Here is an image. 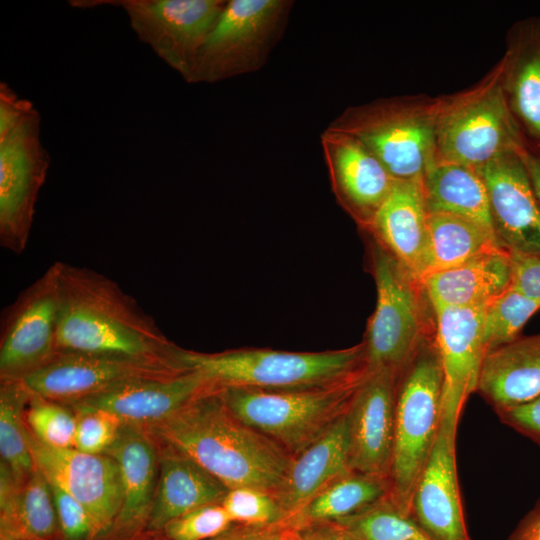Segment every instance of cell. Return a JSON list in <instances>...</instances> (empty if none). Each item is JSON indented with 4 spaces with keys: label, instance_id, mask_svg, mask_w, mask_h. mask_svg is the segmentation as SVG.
I'll return each mask as SVG.
<instances>
[{
    "label": "cell",
    "instance_id": "cell-1",
    "mask_svg": "<svg viewBox=\"0 0 540 540\" xmlns=\"http://www.w3.org/2000/svg\"><path fill=\"white\" fill-rule=\"evenodd\" d=\"M145 428L159 446L190 458L228 489L250 487L274 494L293 459L274 441L239 420L224 403L218 387Z\"/></svg>",
    "mask_w": 540,
    "mask_h": 540
},
{
    "label": "cell",
    "instance_id": "cell-2",
    "mask_svg": "<svg viewBox=\"0 0 540 540\" xmlns=\"http://www.w3.org/2000/svg\"><path fill=\"white\" fill-rule=\"evenodd\" d=\"M57 354L176 359L177 346L107 277L61 262Z\"/></svg>",
    "mask_w": 540,
    "mask_h": 540
},
{
    "label": "cell",
    "instance_id": "cell-3",
    "mask_svg": "<svg viewBox=\"0 0 540 540\" xmlns=\"http://www.w3.org/2000/svg\"><path fill=\"white\" fill-rule=\"evenodd\" d=\"M176 359L217 387L299 390L332 385L368 369L364 343L325 352L242 349L200 353L177 348Z\"/></svg>",
    "mask_w": 540,
    "mask_h": 540
},
{
    "label": "cell",
    "instance_id": "cell-4",
    "mask_svg": "<svg viewBox=\"0 0 540 540\" xmlns=\"http://www.w3.org/2000/svg\"><path fill=\"white\" fill-rule=\"evenodd\" d=\"M443 371L435 334L420 346L398 377L395 434L388 499L411 516L415 487L440 426Z\"/></svg>",
    "mask_w": 540,
    "mask_h": 540
},
{
    "label": "cell",
    "instance_id": "cell-5",
    "mask_svg": "<svg viewBox=\"0 0 540 540\" xmlns=\"http://www.w3.org/2000/svg\"><path fill=\"white\" fill-rule=\"evenodd\" d=\"M440 96L382 98L349 107L328 128L362 142L396 180L418 181L435 162Z\"/></svg>",
    "mask_w": 540,
    "mask_h": 540
},
{
    "label": "cell",
    "instance_id": "cell-6",
    "mask_svg": "<svg viewBox=\"0 0 540 540\" xmlns=\"http://www.w3.org/2000/svg\"><path fill=\"white\" fill-rule=\"evenodd\" d=\"M500 60L477 83L440 96L435 162L478 169L528 148L501 86Z\"/></svg>",
    "mask_w": 540,
    "mask_h": 540
},
{
    "label": "cell",
    "instance_id": "cell-7",
    "mask_svg": "<svg viewBox=\"0 0 540 540\" xmlns=\"http://www.w3.org/2000/svg\"><path fill=\"white\" fill-rule=\"evenodd\" d=\"M368 371L332 385L310 389L276 391L218 387V391L239 420L294 457L345 415Z\"/></svg>",
    "mask_w": 540,
    "mask_h": 540
},
{
    "label": "cell",
    "instance_id": "cell-8",
    "mask_svg": "<svg viewBox=\"0 0 540 540\" xmlns=\"http://www.w3.org/2000/svg\"><path fill=\"white\" fill-rule=\"evenodd\" d=\"M376 307L365 340L368 370L400 375L420 346L435 334L434 313L421 280L377 243L372 252Z\"/></svg>",
    "mask_w": 540,
    "mask_h": 540
},
{
    "label": "cell",
    "instance_id": "cell-9",
    "mask_svg": "<svg viewBox=\"0 0 540 540\" xmlns=\"http://www.w3.org/2000/svg\"><path fill=\"white\" fill-rule=\"evenodd\" d=\"M287 0H230L198 57L190 83H216L260 69L292 7Z\"/></svg>",
    "mask_w": 540,
    "mask_h": 540
},
{
    "label": "cell",
    "instance_id": "cell-10",
    "mask_svg": "<svg viewBox=\"0 0 540 540\" xmlns=\"http://www.w3.org/2000/svg\"><path fill=\"white\" fill-rule=\"evenodd\" d=\"M225 0H74V7L114 5L127 14L138 39L190 83Z\"/></svg>",
    "mask_w": 540,
    "mask_h": 540
},
{
    "label": "cell",
    "instance_id": "cell-11",
    "mask_svg": "<svg viewBox=\"0 0 540 540\" xmlns=\"http://www.w3.org/2000/svg\"><path fill=\"white\" fill-rule=\"evenodd\" d=\"M37 109L0 139V243L16 254L27 246L39 191L50 166Z\"/></svg>",
    "mask_w": 540,
    "mask_h": 540
},
{
    "label": "cell",
    "instance_id": "cell-12",
    "mask_svg": "<svg viewBox=\"0 0 540 540\" xmlns=\"http://www.w3.org/2000/svg\"><path fill=\"white\" fill-rule=\"evenodd\" d=\"M61 262L27 288L9 309L2 325L1 380H19L57 355L61 308Z\"/></svg>",
    "mask_w": 540,
    "mask_h": 540
},
{
    "label": "cell",
    "instance_id": "cell-13",
    "mask_svg": "<svg viewBox=\"0 0 540 540\" xmlns=\"http://www.w3.org/2000/svg\"><path fill=\"white\" fill-rule=\"evenodd\" d=\"M185 370L177 359L59 353L19 380L34 396L69 404L132 380L167 377Z\"/></svg>",
    "mask_w": 540,
    "mask_h": 540
},
{
    "label": "cell",
    "instance_id": "cell-14",
    "mask_svg": "<svg viewBox=\"0 0 540 540\" xmlns=\"http://www.w3.org/2000/svg\"><path fill=\"white\" fill-rule=\"evenodd\" d=\"M27 437L36 468L51 484L87 509L95 526V540H103L122 505L121 477L116 461L106 453L89 454L75 448L46 446L29 429Z\"/></svg>",
    "mask_w": 540,
    "mask_h": 540
},
{
    "label": "cell",
    "instance_id": "cell-15",
    "mask_svg": "<svg viewBox=\"0 0 540 540\" xmlns=\"http://www.w3.org/2000/svg\"><path fill=\"white\" fill-rule=\"evenodd\" d=\"M398 377L387 369L369 370L353 396L346 412L352 471L389 478Z\"/></svg>",
    "mask_w": 540,
    "mask_h": 540
},
{
    "label": "cell",
    "instance_id": "cell-16",
    "mask_svg": "<svg viewBox=\"0 0 540 540\" xmlns=\"http://www.w3.org/2000/svg\"><path fill=\"white\" fill-rule=\"evenodd\" d=\"M522 152L475 170L485 184L493 231L501 245L513 254L540 255V204Z\"/></svg>",
    "mask_w": 540,
    "mask_h": 540
},
{
    "label": "cell",
    "instance_id": "cell-17",
    "mask_svg": "<svg viewBox=\"0 0 540 540\" xmlns=\"http://www.w3.org/2000/svg\"><path fill=\"white\" fill-rule=\"evenodd\" d=\"M458 423L441 416L435 443L412 498L411 517L434 540H471L457 474Z\"/></svg>",
    "mask_w": 540,
    "mask_h": 540
},
{
    "label": "cell",
    "instance_id": "cell-18",
    "mask_svg": "<svg viewBox=\"0 0 540 540\" xmlns=\"http://www.w3.org/2000/svg\"><path fill=\"white\" fill-rule=\"evenodd\" d=\"M485 307L434 310L435 342L443 371L441 416L460 420L476 392L487 350L483 340Z\"/></svg>",
    "mask_w": 540,
    "mask_h": 540
},
{
    "label": "cell",
    "instance_id": "cell-19",
    "mask_svg": "<svg viewBox=\"0 0 540 540\" xmlns=\"http://www.w3.org/2000/svg\"><path fill=\"white\" fill-rule=\"evenodd\" d=\"M216 387L203 373L187 369L172 376L132 380L65 405L74 412L103 410L124 424L147 427Z\"/></svg>",
    "mask_w": 540,
    "mask_h": 540
},
{
    "label": "cell",
    "instance_id": "cell-20",
    "mask_svg": "<svg viewBox=\"0 0 540 540\" xmlns=\"http://www.w3.org/2000/svg\"><path fill=\"white\" fill-rule=\"evenodd\" d=\"M119 467L120 512L103 540H137L146 534L159 473L160 449L144 426L122 424L105 452Z\"/></svg>",
    "mask_w": 540,
    "mask_h": 540
},
{
    "label": "cell",
    "instance_id": "cell-21",
    "mask_svg": "<svg viewBox=\"0 0 540 540\" xmlns=\"http://www.w3.org/2000/svg\"><path fill=\"white\" fill-rule=\"evenodd\" d=\"M321 146L338 197L369 227L396 179L362 142L347 133L327 128L321 134Z\"/></svg>",
    "mask_w": 540,
    "mask_h": 540
},
{
    "label": "cell",
    "instance_id": "cell-22",
    "mask_svg": "<svg viewBox=\"0 0 540 540\" xmlns=\"http://www.w3.org/2000/svg\"><path fill=\"white\" fill-rule=\"evenodd\" d=\"M501 86L528 149L540 155V16L516 21L500 59Z\"/></svg>",
    "mask_w": 540,
    "mask_h": 540
},
{
    "label": "cell",
    "instance_id": "cell-23",
    "mask_svg": "<svg viewBox=\"0 0 540 540\" xmlns=\"http://www.w3.org/2000/svg\"><path fill=\"white\" fill-rule=\"evenodd\" d=\"M159 449L158 480L146 527L149 535H160L166 524L189 511L221 503L229 490L185 455L166 447Z\"/></svg>",
    "mask_w": 540,
    "mask_h": 540
},
{
    "label": "cell",
    "instance_id": "cell-24",
    "mask_svg": "<svg viewBox=\"0 0 540 540\" xmlns=\"http://www.w3.org/2000/svg\"><path fill=\"white\" fill-rule=\"evenodd\" d=\"M428 215L422 182L396 180L368 227L379 243L419 280Z\"/></svg>",
    "mask_w": 540,
    "mask_h": 540
},
{
    "label": "cell",
    "instance_id": "cell-25",
    "mask_svg": "<svg viewBox=\"0 0 540 540\" xmlns=\"http://www.w3.org/2000/svg\"><path fill=\"white\" fill-rule=\"evenodd\" d=\"M433 308H480L511 287V253L502 250L476 257L421 280Z\"/></svg>",
    "mask_w": 540,
    "mask_h": 540
},
{
    "label": "cell",
    "instance_id": "cell-26",
    "mask_svg": "<svg viewBox=\"0 0 540 540\" xmlns=\"http://www.w3.org/2000/svg\"><path fill=\"white\" fill-rule=\"evenodd\" d=\"M351 471L345 413L327 433L293 457L273 496L291 517L328 484Z\"/></svg>",
    "mask_w": 540,
    "mask_h": 540
},
{
    "label": "cell",
    "instance_id": "cell-27",
    "mask_svg": "<svg viewBox=\"0 0 540 540\" xmlns=\"http://www.w3.org/2000/svg\"><path fill=\"white\" fill-rule=\"evenodd\" d=\"M0 540H62L51 484L37 468L19 482L1 462Z\"/></svg>",
    "mask_w": 540,
    "mask_h": 540
},
{
    "label": "cell",
    "instance_id": "cell-28",
    "mask_svg": "<svg viewBox=\"0 0 540 540\" xmlns=\"http://www.w3.org/2000/svg\"><path fill=\"white\" fill-rule=\"evenodd\" d=\"M476 392L494 410L540 396V333L519 336L490 351L484 359Z\"/></svg>",
    "mask_w": 540,
    "mask_h": 540
},
{
    "label": "cell",
    "instance_id": "cell-29",
    "mask_svg": "<svg viewBox=\"0 0 540 540\" xmlns=\"http://www.w3.org/2000/svg\"><path fill=\"white\" fill-rule=\"evenodd\" d=\"M502 250L506 249L492 230L463 217L429 213L420 280Z\"/></svg>",
    "mask_w": 540,
    "mask_h": 540
},
{
    "label": "cell",
    "instance_id": "cell-30",
    "mask_svg": "<svg viewBox=\"0 0 540 540\" xmlns=\"http://www.w3.org/2000/svg\"><path fill=\"white\" fill-rule=\"evenodd\" d=\"M422 188L429 213L463 217L493 231L486 187L475 169L434 162L422 179Z\"/></svg>",
    "mask_w": 540,
    "mask_h": 540
},
{
    "label": "cell",
    "instance_id": "cell-31",
    "mask_svg": "<svg viewBox=\"0 0 540 540\" xmlns=\"http://www.w3.org/2000/svg\"><path fill=\"white\" fill-rule=\"evenodd\" d=\"M388 493V479L351 471L318 492L285 525L339 521L388 497Z\"/></svg>",
    "mask_w": 540,
    "mask_h": 540
},
{
    "label": "cell",
    "instance_id": "cell-32",
    "mask_svg": "<svg viewBox=\"0 0 540 540\" xmlns=\"http://www.w3.org/2000/svg\"><path fill=\"white\" fill-rule=\"evenodd\" d=\"M31 396L21 380H1V462L10 469L19 482L24 481L36 470L25 422V410Z\"/></svg>",
    "mask_w": 540,
    "mask_h": 540
},
{
    "label": "cell",
    "instance_id": "cell-33",
    "mask_svg": "<svg viewBox=\"0 0 540 540\" xmlns=\"http://www.w3.org/2000/svg\"><path fill=\"white\" fill-rule=\"evenodd\" d=\"M336 522L359 540H434L411 516L399 512L387 497Z\"/></svg>",
    "mask_w": 540,
    "mask_h": 540
},
{
    "label": "cell",
    "instance_id": "cell-34",
    "mask_svg": "<svg viewBox=\"0 0 540 540\" xmlns=\"http://www.w3.org/2000/svg\"><path fill=\"white\" fill-rule=\"evenodd\" d=\"M540 310V299L510 287L485 307L483 340L487 354L519 337L526 322Z\"/></svg>",
    "mask_w": 540,
    "mask_h": 540
},
{
    "label": "cell",
    "instance_id": "cell-35",
    "mask_svg": "<svg viewBox=\"0 0 540 540\" xmlns=\"http://www.w3.org/2000/svg\"><path fill=\"white\" fill-rule=\"evenodd\" d=\"M25 422L44 445L55 449L74 448L77 415L67 405L32 395L25 410Z\"/></svg>",
    "mask_w": 540,
    "mask_h": 540
},
{
    "label": "cell",
    "instance_id": "cell-36",
    "mask_svg": "<svg viewBox=\"0 0 540 540\" xmlns=\"http://www.w3.org/2000/svg\"><path fill=\"white\" fill-rule=\"evenodd\" d=\"M221 505L234 524L276 526L286 524L290 518L273 494L250 487L229 489Z\"/></svg>",
    "mask_w": 540,
    "mask_h": 540
},
{
    "label": "cell",
    "instance_id": "cell-37",
    "mask_svg": "<svg viewBox=\"0 0 540 540\" xmlns=\"http://www.w3.org/2000/svg\"><path fill=\"white\" fill-rule=\"evenodd\" d=\"M233 524L221 503L210 504L173 519L160 535L167 540H211Z\"/></svg>",
    "mask_w": 540,
    "mask_h": 540
},
{
    "label": "cell",
    "instance_id": "cell-38",
    "mask_svg": "<svg viewBox=\"0 0 540 540\" xmlns=\"http://www.w3.org/2000/svg\"><path fill=\"white\" fill-rule=\"evenodd\" d=\"M75 413L77 429L74 448L89 454H104L115 441L123 422L103 410Z\"/></svg>",
    "mask_w": 540,
    "mask_h": 540
},
{
    "label": "cell",
    "instance_id": "cell-39",
    "mask_svg": "<svg viewBox=\"0 0 540 540\" xmlns=\"http://www.w3.org/2000/svg\"><path fill=\"white\" fill-rule=\"evenodd\" d=\"M51 489L62 540H95V526L87 509L60 487L51 484Z\"/></svg>",
    "mask_w": 540,
    "mask_h": 540
},
{
    "label": "cell",
    "instance_id": "cell-40",
    "mask_svg": "<svg viewBox=\"0 0 540 540\" xmlns=\"http://www.w3.org/2000/svg\"><path fill=\"white\" fill-rule=\"evenodd\" d=\"M502 423L540 446V396L528 402L495 409Z\"/></svg>",
    "mask_w": 540,
    "mask_h": 540
},
{
    "label": "cell",
    "instance_id": "cell-41",
    "mask_svg": "<svg viewBox=\"0 0 540 540\" xmlns=\"http://www.w3.org/2000/svg\"><path fill=\"white\" fill-rule=\"evenodd\" d=\"M36 108L27 99L20 98L6 83H0V139L6 137L23 121H25Z\"/></svg>",
    "mask_w": 540,
    "mask_h": 540
},
{
    "label": "cell",
    "instance_id": "cell-42",
    "mask_svg": "<svg viewBox=\"0 0 540 540\" xmlns=\"http://www.w3.org/2000/svg\"><path fill=\"white\" fill-rule=\"evenodd\" d=\"M511 287L522 294L540 299V255L511 253Z\"/></svg>",
    "mask_w": 540,
    "mask_h": 540
},
{
    "label": "cell",
    "instance_id": "cell-43",
    "mask_svg": "<svg viewBox=\"0 0 540 540\" xmlns=\"http://www.w3.org/2000/svg\"><path fill=\"white\" fill-rule=\"evenodd\" d=\"M211 540H295L288 525L247 526L233 524L229 529Z\"/></svg>",
    "mask_w": 540,
    "mask_h": 540
},
{
    "label": "cell",
    "instance_id": "cell-44",
    "mask_svg": "<svg viewBox=\"0 0 540 540\" xmlns=\"http://www.w3.org/2000/svg\"><path fill=\"white\" fill-rule=\"evenodd\" d=\"M295 540H359L336 521H319L289 526Z\"/></svg>",
    "mask_w": 540,
    "mask_h": 540
},
{
    "label": "cell",
    "instance_id": "cell-45",
    "mask_svg": "<svg viewBox=\"0 0 540 540\" xmlns=\"http://www.w3.org/2000/svg\"><path fill=\"white\" fill-rule=\"evenodd\" d=\"M521 157L540 204V155L527 148L521 153Z\"/></svg>",
    "mask_w": 540,
    "mask_h": 540
},
{
    "label": "cell",
    "instance_id": "cell-46",
    "mask_svg": "<svg viewBox=\"0 0 540 540\" xmlns=\"http://www.w3.org/2000/svg\"><path fill=\"white\" fill-rule=\"evenodd\" d=\"M510 540H540V508Z\"/></svg>",
    "mask_w": 540,
    "mask_h": 540
},
{
    "label": "cell",
    "instance_id": "cell-47",
    "mask_svg": "<svg viewBox=\"0 0 540 540\" xmlns=\"http://www.w3.org/2000/svg\"><path fill=\"white\" fill-rule=\"evenodd\" d=\"M160 536H161V535H160ZM154 540H167V539H165L163 536H161L160 538L154 539Z\"/></svg>",
    "mask_w": 540,
    "mask_h": 540
}]
</instances>
